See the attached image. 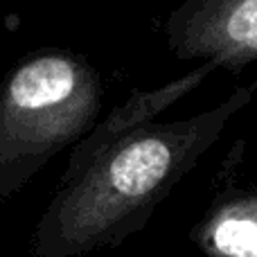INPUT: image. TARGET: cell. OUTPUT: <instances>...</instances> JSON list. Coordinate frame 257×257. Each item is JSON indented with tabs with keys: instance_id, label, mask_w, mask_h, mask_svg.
Instances as JSON below:
<instances>
[{
	"instance_id": "3",
	"label": "cell",
	"mask_w": 257,
	"mask_h": 257,
	"mask_svg": "<svg viewBox=\"0 0 257 257\" xmlns=\"http://www.w3.org/2000/svg\"><path fill=\"white\" fill-rule=\"evenodd\" d=\"M187 36L194 50L223 61L257 57V0H205Z\"/></svg>"
},
{
	"instance_id": "2",
	"label": "cell",
	"mask_w": 257,
	"mask_h": 257,
	"mask_svg": "<svg viewBox=\"0 0 257 257\" xmlns=\"http://www.w3.org/2000/svg\"><path fill=\"white\" fill-rule=\"evenodd\" d=\"M172 167L174 149L165 138L145 136L128 142L59 199L39 232V253H59L63 246L90 239L93 232L149 199Z\"/></svg>"
},
{
	"instance_id": "1",
	"label": "cell",
	"mask_w": 257,
	"mask_h": 257,
	"mask_svg": "<svg viewBox=\"0 0 257 257\" xmlns=\"http://www.w3.org/2000/svg\"><path fill=\"white\" fill-rule=\"evenodd\" d=\"M90 113V77L66 54H34L0 84V199L14 192Z\"/></svg>"
},
{
	"instance_id": "4",
	"label": "cell",
	"mask_w": 257,
	"mask_h": 257,
	"mask_svg": "<svg viewBox=\"0 0 257 257\" xmlns=\"http://www.w3.org/2000/svg\"><path fill=\"white\" fill-rule=\"evenodd\" d=\"M214 248L226 257H257V214H230L212 230Z\"/></svg>"
}]
</instances>
